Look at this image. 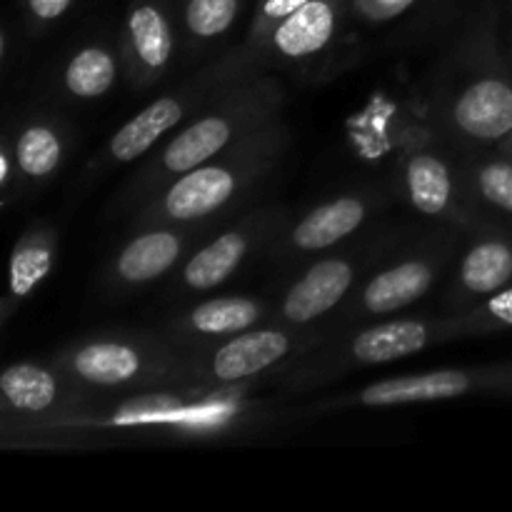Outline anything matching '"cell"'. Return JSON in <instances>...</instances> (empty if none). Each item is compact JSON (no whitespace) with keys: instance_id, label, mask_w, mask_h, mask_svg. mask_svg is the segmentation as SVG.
I'll return each instance as SVG.
<instances>
[{"instance_id":"cell-1","label":"cell","mask_w":512,"mask_h":512,"mask_svg":"<svg viewBox=\"0 0 512 512\" xmlns=\"http://www.w3.org/2000/svg\"><path fill=\"white\" fill-rule=\"evenodd\" d=\"M420 103L458 148H498L512 138V70L500 50L493 0H483L460 20Z\"/></svg>"},{"instance_id":"cell-2","label":"cell","mask_w":512,"mask_h":512,"mask_svg":"<svg viewBox=\"0 0 512 512\" xmlns=\"http://www.w3.org/2000/svg\"><path fill=\"white\" fill-rule=\"evenodd\" d=\"M255 383H173L128 395L95 398L90 410L68 420L55 435V448L68 438L93 433H138L175 440H228L255 433L283 410L253 395Z\"/></svg>"},{"instance_id":"cell-3","label":"cell","mask_w":512,"mask_h":512,"mask_svg":"<svg viewBox=\"0 0 512 512\" xmlns=\"http://www.w3.org/2000/svg\"><path fill=\"white\" fill-rule=\"evenodd\" d=\"M285 90L270 70L245 75L210 100L148 155L123 190V203L138 210L180 175L228 153L245 138L285 118Z\"/></svg>"},{"instance_id":"cell-4","label":"cell","mask_w":512,"mask_h":512,"mask_svg":"<svg viewBox=\"0 0 512 512\" xmlns=\"http://www.w3.org/2000/svg\"><path fill=\"white\" fill-rule=\"evenodd\" d=\"M290 140L293 135L285 118L275 120L228 153L165 185L158 195L135 210L133 230L160 223L188 225L233 218L255 188L278 170Z\"/></svg>"},{"instance_id":"cell-5","label":"cell","mask_w":512,"mask_h":512,"mask_svg":"<svg viewBox=\"0 0 512 512\" xmlns=\"http://www.w3.org/2000/svg\"><path fill=\"white\" fill-rule=\"evenodd\" d=\"M450 340H460L453 313L405 318L393 315L355 328L333 330L310 353L280 373V390L285 395L313 393L355 370L413 358Z\"/></svg>"},{"instance_id":"cell-6","label":"cell","mask_w":512,"mask_h":512,"mask_svg":"<svg viewBox=\"0 0 512 512\" xmlns=\"http://www.w3.org/2000/svg\"><path fill=\"white\" fill-rule=\"evenodd\" d=\"M393 148L390 188L415 215L435 225L475 233L490 225V215L475 203L463 170V155L433 125L420 103V120L400 125Z\"/></svg>"},{"instance_id":"cell-7","label":"cell","mask_w":512,"mask_h":512,"mask_svg":"<svg viewBox=\"0 0 512 512\" xmlns=\"http://www.w3.org/2000/svg\"><path fill=\"white\" fill-rule=\"evenodd\" d=\"M465 240L468 233L448 225H435L420 235H403L370 270L348 305L325 323L330 333L393 318L428 298L450 275Z\"/></svg>"},{"instance_id":"cell-8","label":"cell","mask_w":512,"mask_h":512,"mask_svg":"<svg viewBox=\"0 0 512 512\" xmlns=\"http://www.w3.org/2000/svg\"><path fill=\"white\" fill-rule=\"evenodd\" d=\"M50 360L73 383L100 398L188 383V355L160 333L115 330L85 335Z\"/></svg>"},{"instance_id":"cell-9","label":"cell","mask_w":512,"mask_h":512,"mask_svg":"<svg viewBox=\"0 0 512 512\" xmlns=\"http://www.w3.org/2000/svg\"><path fill=\"white\" fill-rule=\"evenodd\" d=\"M265 70L255 58H250L243 48L235 53H225L223 58L213 60L198 73L185 78L178 88L158 95L130 120H125L118 130L108 138L105 148L90 163V170L115 168L143 160L163 145L178 128H183L193 115H198L213 98L223 90L243 80L245 75Z\"/></svg>"},{"instance_id":"cell-10","label":"cell","mask_w":512,"mask_h":512,"mask_svg":"<svg viewBox=\"0 0 512 512\" xmlns=\"http://www.w3.org/2000/svg\"><path fill=\"white\" fill-rule=\"evenodd\" d=\"M403 235V230H368L363 238H353L313 258L280 295L270 320L290 328H318V323H330Z\"/></svg>"},{"instance_id":"cell-11","label":"cell","mask_w":512,"mask_h":512,"mask_svg":"<svg viewBox=\"0 0 512 512\" xmlns=\"http://www.w3.org/2000/svg\"><path fill=\"white\" fill-rule=\"evenodd\" d=\"M98 395L68 378L53 360H18L0 373L3 448L50 445L68 420L90 410Z\"/></svg>"},{"instance_id":"cell-12","label":"cell","mask_w":512,"mask_h":512,"mask_svg":"<svg viewBox=\"0 0 512 512\" xmlns=\"http://www.w3.org/2000/svg\"><path fill=\"white\" fill-rule=\"evenodd\" d=\"M328 325L320 328H290L283 323L255 325L245 333L210 345L188 355V383L200 385H245L260 378L283 373L295 360L315 348Z\"/></svg>"},{"instance_id":"cell-13","label":"cell","mask_w":512,"mask_h":512,"mask_svg":"<svg viewBox=\"0 0 512 512\" xmlns=\"http://www.w3.org/2000/svg\"><path fill=\"white\" fill-rule=\"evenodd\" d=\"M293 213L283 203H268L245 210L225 220L210 233L173 275V293L180 298H198L213 293L233 280L250 260L268 255L280 230L290 223Z\"/></svg>"},{"instance_id":"cell-14","label":"cell","mask_w":512,"mask_h":512,"mask_svg":"<svg viewBox=\"0 0 512 512\" xmlns=\"http://www.w3.org/2000/svg\"><path fill=\"white\" fill-rule=\"evenodd\" d=\"M393 198V188L380 183L343 190L305 210L300 218H290L265 258L275 265H298L300 260L318 258L328 250L340 248L368 228L370 220L383 213Z\"/></svg>"},{"instance_id":"cell-15","label":"cell","mask_w":512,"mask_h":512,"mask_svg":"<svg viewBox=\"0 0 512 512\" xmlns=\"http://www.w3.org/2000/svg\"><path fill=\"white\" fill-rule=\"evenodd\" d=\"M510 380L512 373L505 368H438L415 375L375 380V383L363 385V388L310 403L308 408H298L295 413L330 415L348 413V410L358 408H398V405L440 403V400L470 398L475 393L510 388Z\"/></svg>"},{"instance_id":"cell-16","label":"cell","mask_w":512,"mask_h":512,"mask_svg":"<svg viewBox=\"0 0 512 512\" xmlns=\"http://www.w3.org/2000/svg\"><path fill=\"white\" fill-rule=\"evenodd\" d=\"M230 218L208 223H160L135 228V235L105 265L103 285L113 295H128L173 278L190 253Z\"/></svg>"},{"instance_id":"cell-17","label":"cell","mask_w":512,"mask_h":512,"mask_svg":"<svg viewBox=\"0 0 512 512\" xmlns=\"http://www.w3.org/2000/svg\"><path fill=\"white\" fill-rule=\"evenodd\" d=\"M125 80L133 90H148L173 68L178 30L170 0H130L118 35Z\"/></svg>"},{"instance_id":"cell-18","label":"cell","mask_w":512,"mask_h":512,"mask_svg":"<svg viewBox=\"0 0 512 512\" xmlns=\"http://www.w3.org/2000/svg\"><path fill=\"white\" fill-rule=\"evenodd\" d=\"M275 305L263 295H215L180 310L158 330L185 355L268 323Z\"/></svg>"},{"instance_id":"cell-19","label":"cell","mask_w":512,"mask_h":512,"mask_svg":"<svg viewBox=\"0 0 512 512\" xmlns=\"http://www.w3.org/2000/svg\"><path fill=\"white\" fill-rule=\"evenodd\" d=\"M350 0H308L273 30L258 60L265 70L300 68L320 60L340 40Z\"/></svg>"},{"instance_id":"cell-20","label":"cell","mask_w":512,"mask_h":512,"mask_svg":"<svg viewBox=\"0 0 512 512\" xmlns=\"http://www.w3.org/2000/svg\"><path fill=\"white\" fill-rule=\"evenodd\" d=\"M512 283V243L493 225L468 235L448 285L443 290V313H463Z\"/></svg>"},{"instance_id":"cell-21","label":"cell","mask_w":512,"mask_h":512,"mask_svg":"<svg viewBox=\"0 0 512 512\" xmlns=\"http://www.w3.org/2000/svg\"><path fill=\"white\" fill-rule=\"evenodd\" d=\"M10 143L20 173V193L45 188L63 168L73 143V130L53 110H33L10 125Z\"/></svg>"},{"instance_id":"cell-22","label":"cell","mask_w":512,"mask_h":512,"mask_svg":"<svg viewBox=\"0 0 512 512\" xmlns=\"http://www.w3.org/2000/svg\"><path fill=\"white\" fill-rule=\"evenodd\" d=\"M60 233L50 223L35 220L13 243L8 258V288L0 303V325L8 328L20 305L33 298L35 290L50 278L58 263Z\"/></svg>"},{"instance_id":"cell-23","label":"cell","mask_w":512,"mask_h":512,"mask_svg":"<svg viewBox=\"0 0 512 512\" xmlns=\"http://www.w3.org/2000/svg\"><path fill=\"white\" fill-rule=\"evenodd\" d=\"M120 78H125L120 45L88 40L63 60L55 75V88L60 98L70 103H93L105 98Z\"/></svg>"},{"instance_id":"cell-24","label":"cell","mask_w":512,"mask_h":512,"mask_svg":"<svg viewBox=\"0 0 512 512\" xmlns=\"http://www.w3.org/2000/svg\"><path fill=\"white\" fill-rule=\"evenodd\" d=\"M243 13V0H180L178 23L190 48H210L228 38Z\"/></svg>"},{"instance_id":"cell-25","label":"cell","mask_w":512,"mask_h":512,"mask_svg":"<svg viewBox=\"0 0 512 512\" xmlns=\"http://www.w3.org/2000/svg\"><path fill=\"white\" fill-rule=\"evenodd\" d=\"M453 315L455 323H458L460 340L512 328V283L505 285L495 295H490V298H485L483 303Z\"/></svg>"},{"instance_id":"cell-26","label":"cell","mask_w":512,"mask_h":512,"mask_svg":"<svg viewBox=\"0 0 512 512\" xmlns=\"http://www.w3.org/2000/svg\"><path fill=\"white\" fill-rule=\"evenodd\" d=\"M305 3H308V0H258V5H255L253 10V18H250L248 35H245L240 48H243L250 58L258 60L260 50L268 43L273 30L278 28L283 20H288L295 10L303 8Z\"/></svg>"},{"instance_id":"cell-27","label":"cell","mask_w":512,"mask_h":512,"mask_svg":"<svg viewBox=\"0 0 512 512\" xmlns=\"http://www.w3.org/2000/svg\"><path fill=\"white\" fill-rule=\"evenodd\" d=\"M75 0H20V10H23V20L33 35L48 33L50 28L60 23Z\"/></svg>"},{"instance_id":"cell-28","label":"cell","mask_w":512,"mask_h":512,"mask_svg":"<svg viewBox=\"0 0 512 512\" xmlns=\"http://www.w3.org/2000/svg\"><path fill=\"white\" fill-rule=\"evenodd\" d=\"M470 10V0H420L418 30L433 33V30L445 28V25L463 20Z\"/></svg>"},{"instance_id":"cell-29","label":"cell","mask_w":512,"mask_h":512,"mask_svg":"<svg viewBox=\"0 0 512 512\" xmlns=\"http://www.w3.org/2000/svg\"><path fill=\"white\" fill-rule=\"evenodd\" d=\"M0 195H3V208H10L13 200L23 195L20 193L18 160H15L8 130H3V138H0Z\"/></svg>"},{"instance_id":"cell-30","label":"cell","mask_w":512,"mask_h":512,"mask_svg":"<svg viewBox=\"0 0 512 512\" xmlns=\"http://www.w3.org/2000/svg\"><path fill=\"white\" fill-rule=\"evenodd\" d=\"M410 3H415V0H350L353 10H360V13L368 15V18L373 20L390 18V15L408 8Z\"/></svg>"}]
</instances>
